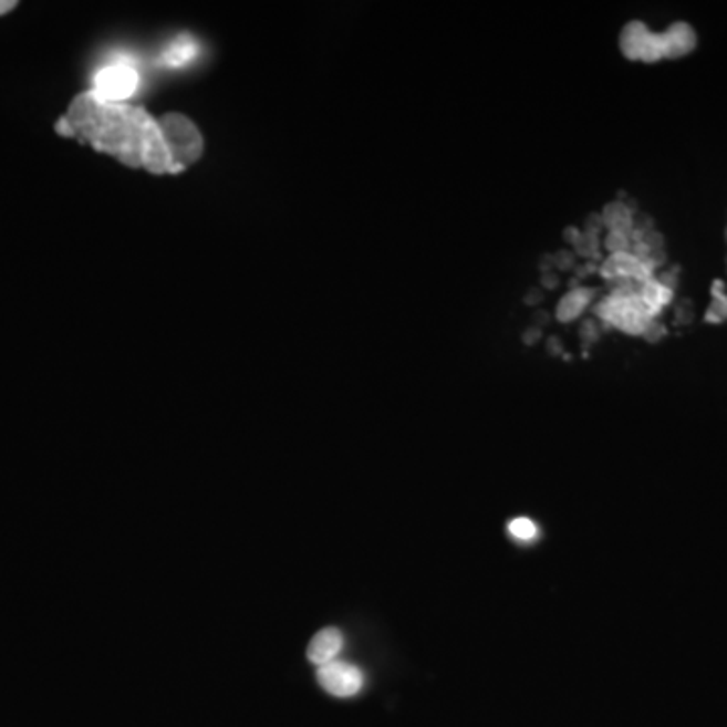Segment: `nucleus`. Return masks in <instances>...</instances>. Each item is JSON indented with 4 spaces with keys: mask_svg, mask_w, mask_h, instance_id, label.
I'll use <instances>...</instances> for the list:
<instances>
[{
    "mask_svg": "<svg viewBox=\"0 0 727 727\" xmlns=\"http://www.w3.org/2000/svg\"><path fill=\"white\" fill-rule=\"evenodd\" d=\"M601 215L602 220H604V227L609 231L631 235L633 229H635V215H633V210L626 207L624 202H611V205H606Z\"/></svg>",
    "mask_w": 727,
    "mask_h": 727,
    "instance_id": "nucleus-10",
    "label": "nucleus"
},
{
    "mask_svg": "<svg viewBox=\"0 0 727 727\" xmlns=\"http://www.w3.org/2000/svg\"><path fill=\"white\" fill-rule=\"evenodd\" d=\"M604 245H606V251H611V255L631 253V249H633V239H631V235H626V232L611 231L609 232V237H606Z\"/></svg>",
    "mask_w": 727,
    "mask_h": 727,
    "instance_id": "nucleus-15",
    "label": "nucleus"
},
{
    "mask_svg": "<svg viewBox=\"0 0 727 727\" xmlns=\"http://www.w3.org/2000/svg\"><path fill=\"white\" fill-rule=\"evenodd\" d=\"M344 646V636L337 629H323L318 635L313 636L312 643L308 646V658L313 665L322 667L335 661Z\"/></svg>",
    "mask_w": 727,
    "mask_h": 727,
    "instance_id": "nucleus-6",
    "label": "nucleus"
},
{
    "mask_svg": "<svg viewBox=\"0 0 727 727\" xmlns=\"http://www.w3.org/2000/svg\"><path fill=\"white\" fill-rule=\"evenodd\" d=\"M602 227H604L602 215H599V212H590L589 217H586V222H584V231L601 235Z\"/></svg>",
    "mask_w": 727,
    "mask_h": 727,
    "instance_id": "nucleus-18",
    "label": "nucleus"
},
{
    "mask_svg": "<svg viewBox=\"0 0 727 727\" xmlns=\"http://www.w3.org/2000/svg\"><path fill=\"white\" fill-rule=\"evenodd\" d=\"M540 328H531V330H528L526 334H523V342L526 344H536L538 340H540Z\"/></svg>",
    "mask_w": 727,
    "mask_h": 727,
    "instance_id": "nucleus-24",
    "label": "nucleus"
},
{
    "mask_svg": "<svg viewBox=\"0 0 727 727\" xmlns=\"http://www.w3.org/2000/svg\"><path fill=\"white\" fill-rule=\"evenodd\" d=\"M638 295H641V301H643V305H645L648 315L655 320V315H658V312H661L663 308H667L671 300H673V289L665 288L661 281L651 279V281L643 283V288L638 291Z\"/></svg>",
    "mask_w": 727,
    "mask_h": 727,
    "instance_id": "nucleus-8",
    "label": "nucleus"
},
{
    "mask_svg": "<svg viewBox=\"0 0 727 727\" xmlns=\"http://www.w3.org/2000/svg\"><path fill=\"white\" fill-rule=\"evenodd\" d=\"M594 332H596V328H594V322H584V325H582V335L584 337H594Z\"/></svg>",
    "mask_w": 727,
    "mask_h": 727,
    "instance_id": "nucleus-26",
    "label": "nucleus"
},
{
    "mask_svg": "<svg viewBox=\"0 0 727 727\" xmlns=\"http://www.w3.org/2000/svg\"><path fill=\"white\" fill-rule=\"evenodd\" d=\"M197 53L198 46L195 43V39H190V37H178L162 53V63L166 67H185L186 63H190L193 59L197 58Z\"/></svg>",
    "mask_w": 727,
    "mask_h": 727,
    "instance_id": "nucleus-11",
    "label": "nucleus"
},
{
    "mask_svg": "<svg viewBox=\"0 0 727 727\" xmlns=\"http://www.w3.org/2000/svg\"><path fill=\"white\" fill-rule=\"evenodd\" d=\"M548 347H550L552 352H558V347H560V342H558V337H550V342H548Z\"/></svg>",
    "mask_w": 727,
    "mask_h": 727,
    "instance_id": "nucleus-28",
    "label": "nucleus"
},
{
    "mask_svg": "<svg viewBox=\"0 0 727 727\" xmlns=\"http://www.w3.org/2000/svg\"><path fill=\"white\" fill-rule=\"evenodd\" d=\"M160 126L166 144L173 152L174 164L178 173H183L188 164H193L200 156L202 138L195 124L188 122L185 116L170 114L162 120Z\"/></svg>",
    "mask_w": 727,
    "mask_h": 727,
    "instance_id": "nucleus-2",
    "label": "nucleus"
},
{
    "mask_svg": "<svg viewBox=\"0 0 727 727\" xmlns=\"http://www.w3.org/2000/svg\"><path fill=\"white\" fill-rule=\"evenodd\" d=\"M14 7H17V2H11V0H0V14L12 11Z\"/></svg>",
    "mask_w": 727,
    "mask_h": 727,
    "instance_id": "nucleus-27",
    "label": "nucleus"
},
{
    "mask_svg": "<svg viewBox=\"0 0 727 727\" xmlns=\"http://www.w3.org/2000/svg\"><path fill=\"white\" fill-rule=\"evenodd\" d=\"M138 85V71L124 61H117L114 65H107L95 73L92 92L104 102L124 104L127 97H132L136 93Z\"/></svg>",
    "mask_w": 727,
    "mask_h": 727,
    "instance_id": "nucleus-3",
    "label": "nucleus"
},
{
    "mask_svg": "<svg viewBox=\"0 0 727 727\" xmlns=\"http://www.w3.org/2000/svg\"><path fill=\"white\" fill-rule=\"evenodd\" d=\"M580 229H577V227H568V229H564V241L568 242V245H577L578 239H580Z\"/></svg>",
    "mask_w": 727,
    "mask_h": 727,
    "instance_id": "nucleus-23",
    "label": "nucleus"
},
{
    "mask_svg": "<svg viewBox=\"0 0 727 727\" xmlns=\"http://www.w3.org/2000/svg\"><path fill=\"white\" fill-rule=\"evenodd\" d=\"M621 49L629 59H643V61H658L667 58V43L665 33L657 35L651 33L645 24L629 23L621 33Z\"/></svg>",
    "mask_w": 727,
    "mask_h": 727,
    "instance_id": "nucleus-4",
    "label": "nucleus"
},
{
    "mask_svg": "<svg viewBox=\"0 0 727 727\" xmlns=\"http://www.w3.org/2000/svg\"><path fill=\"white\" fill-rule=\"evenodd\" d=\"M574 253L589 259V261H596L601 257V239L594 232H580V239L574 245Z\"/></svg>",
    "mask_w": 727,
    "mask_h": 727,
    "instance_id": "nucleus-12",
    "label": "nucleus"
},
{
    "mask_svg": "<svg viewBox=\"0 0 727 727\" xmlns=\"http://www.w3.org/2000/svg\"><path fill=\"white\" fill-rule=\"evenodd\" d=\"M538 267L542 273H552L555 269L554 255L546 253L538 259Z\"/></svg>",
    "mask_w": 727,
    "mask_h": 727,
    "instance_id": "nucleus-19",
    "label": "nucleus"
},
{
    "mask_svg": "<svg viewBox=\"0 0 727 727\" xmlns=\"http://www.w3.org/2000/svg\"><path fill=\"white\" fill-rule=\"evenodd\" d=\"M596 269H599L596 263H594V261H589V263H584V266L578 267L577 279L589 278V276H592Z\"/></svg>",
    "mask_w": 727,
    "mask_h": 727,
    "instance_id": "nucleus-22",
    "label": "nucleus"
},
{
    "mask_svg": "<svg viewBox=\"0 0 727 727\" xmlns=\"http://www.w3.org/2000/svg\"><path fill=\"white\" fill-rule=\"evenodd\" d=\"M318 682L334 697H354L364 687V675L359 667L335 658L318 669Z\"/></svg>",
    "mask_w": 727,
    "mask_h": 727,
    "instance_id": "nucleus-5",
    "label": "nucleus"
},
{
    "mask_svg": "<svg viewBox=\"0 0 727 727\" xmlns=\"http://www.w3.org/2000/svg\"><path fill=\"white\" fill-rule=\"evenodd\" d=\"M665 43H667V58H683L695 49V33L689 24L675 23L665 33Z\"/></svg>",
    "mask_w": 727,
    "mask_h": 727,
    "instance_id": "nucleus-9",
    "label": "nucleus"
},
{
    "mask_svg": "<svg viewBox=\"0 0 727 727\" xmlns=\"http://www.w3.org/2000/svg\"><path fill=\"white\" fill-rule=\"evenodd\" d=\"M714 293H716V298H714L709 310L705 313V320L714 323L724 322L727 318V295H724V288H721L719 281H717L716 288H714Z\"/></svg>",
    "mask_w": 727,
    "mask_h": 727,
    "instance_id": "nucleus-13",
    "label": "nucleus"
},
{
    "mask_svg": "<svg viewBox=\"0 0 727 727\" xmlns=\"http://www.w3.org/2000/svg\"><path fill=\"white\" fill-rule=\"evenodd\" d=\"M509 533H511L516 540H520V542H531V540H536V536H538V528H536V523L528 520V518H518V520H513L509 523Z\"/></svg>",
    "mask_w": 727,
    "mask_h": 727,
    "instance_id": "nucleus-14",
    "label": "nucleus"
},
{
    "mask_svg": "<svg viewBox=\"0 0 727 727\" xmlns=\"http://www.w3.org/2000/svg\"><path fill=\"white\" fill-rule=\"evenodd\" d=\"M533 320L538 322V325H546V323L550 322V313L540 310V312L533 313Z\"/></svg>",
    "mask_w": 727,
    "mask_h": 727,
    "instance_id": "nucleus-25",
    "label": "nucleus"
},
{
    "mask_svg": "<svg viewBox=\"0 0 727 727\" xmlns=\"http://www.w3.org/2000/svg\"><path fill=\"white\" fill-rule=\"evenodd\" d=\"M555 269L560 271H570L577 267V253L570 249H562L554 255Z\"/></svg>",
    "mask_w": 727,
    "mask_h": 727,
    "instance_id": "nucleus-16",
    "label": "nucleus"
},
{
    "mask_svg": "<svg viewBox=\"0 0 727 727\" xmlns=\"http://www.w3.org/2000/svg\"><path fill=\"white\" fill-rule=\"evenodd\" d=\"M540 283H542V289H552L558 288L560 285V279H558V276H555L554 271L552 273H542V279H540Z\"/></svg>",
    "mask_w": 727,
    "mask_h": 727,
    "instance_id": "nucleus-21",
    "label": "nucleus"
},
{
    "mask_svg": "<svg viewBox=\"0 0 727 727\" xmlns=\"http://www.w3.org/2000/svg\"><path fill=\"white\" fill-rule=\"evenodd\" d=\"M592 298H594V291L589 288H574L572 291H568L564 300L558 303V310H555L558 322L565 323L577 320L578 315L589 308Z\"/></svg>",
    "mask_w": 727,
    "mask_h": 727,
    "instance_id": "nucleus-7",
    "label": "nucleus"
},
{
    "mask_svg": "<svg viewBox=\"0 0 727 727\" xmlns=\"http://www.w3.org/2000/svg\"><path fill=\"white\" fill-rule=\"evenodd\" d=\"M55 129L61 136L77 138L95 150L116 156L132 168H146L154 174L178 173L160 122L136 105L112 104L93 92L81 93Z\"/></svg>",
    "mask_w": 727,
    "mask_h": 727,
    "instance_id": "nucleus-1",
    "label": "nucleus"
},
{
    "mask_svg": "<svg viewBox=\"0 0 727 727\" xmlns=\"http://www.w3.org/2000/svg\"><path fill=\"white\" fill-rule=\"evenodd\" d=\"M643 335H645L648 342H658L661 337H665V325H663V323H658L657 320H653V322L646 325V330L643 332Z\"/></svg>",
    "mask_w": 727,
    "mask_h": 727,
    "instance_id": "nucleus-17",
    "label": "nucleus"
},
{
    "mask_svg": "<svg viewBox=\"0 0 727 727\" xmlns=\"http://www.w3.org/2000/svg\"><path fill=\"white\" fill-rule=\"evenodd\" d=\"M543 300V291L540 288H531L528 289V293H526V298H523V303L526 305H538L540 301Z\"/></svg>",
    "mask_w": 727,
    "mask_h": 727,
    "instance_id": "nucleus-20",
    "label": "nucleus"
}]
</instances>
